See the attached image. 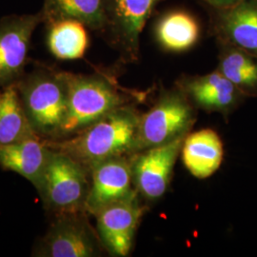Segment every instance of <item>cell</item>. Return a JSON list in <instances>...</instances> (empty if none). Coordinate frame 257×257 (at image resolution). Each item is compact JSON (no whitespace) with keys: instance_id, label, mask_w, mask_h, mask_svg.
<instances>
[{"instance_id":"e0dca14e","label":"cell","mask_w":257,"mask_h":257,"mask_svg":"<svg viewBox=\"0 0 257 257\" xmlns=\"http://www.w3.org/2000/svg\"><path fill=\"white\" fill-rule=\"evenodd\" d=\"M217 70L246 97H257V56L240 48L216 41Z\"/></svg>"},{"instance_id":"44dd1931","label":"cell","mask_w":257,"mask_h":257,"mask_svg":"<svg viewBox=\"0 0 257 257\" xmlns=\"http://www.w3.org/2000/svg\"><path fill=\"white\" fill-rule=\"evenodd\" d=\"M209 9H224L231 7L243 0H199Z\"/></svg>"},{"instance_id":"7c38bea8","label":"cell","mask_w":257,"mask_h":257,"mask_svg":"<svg viewBox=\"0 0 257 257\" xmlns=\"http://www.w3.org/2000/svg\"><path fill=\"white\" fill-rule=\"evenodd\" d=\"M91 187L86 211L94 216L102 209L127 198L136 192L132 155L111 157L91 169Z\"/></svg>"},{"instance_id":"d6986e66","label":"cell","mask_w":257,"mask_h":257,"mask_svg":"<svg viewBox=\"0 0 257 257\" xmlns=\"http://www.w3.org/2000/svg\"><path fill=\"white\" fill-rule=\"evenodd\" d=\"M40 12L46 25L56 20L74 19L98 34L105 25L102 0H43Z\"/></svg>"},{"instance_id":"ffe728a7","label":"cell","mask_w":257,"mask_h":257,"mask_svg":"<svg viewBox=\"0 0 257 257\" xmlns=\"http://www.w3.org/2000/svg\"><path fill=\"white\" fill-rule=\"evenodd\" d=\"M35 136L16 85L0 90V147Z\"/></svg>"},{"instance_id":"ac0fdd59","label":"cell","mask_w":257,"mask_h":257,"mask_svg":"<svg viewBox=\"0 0 257 257\" xmlns=\"http://www.w3.org/2000/svg\"><path fill=\"white\" fill-rule=\"evenodd\" d=\"M47 46L51 54L60 60L83 58L89 47L87 29L74 19H61L47 24Z\"/></svg>"},{"instance_id":"52a82bcc","label":"cell","mask_w":257,"mask_h":257,"mask_svg":"<svg viewBox=\"0 0 257 257\" xmlns=\"http://www.w3.org/2000/svg\"><path fill=\"white\" fill-rule=\"evenodd\" d=\"M86 211L54 216L45 235L37 241L33 255L37 257L101 256L105 250L97 230Z\"/></svg>"},{"instance_id":"3957f363","label":"cell","mask_w":257,"mask_h":257,"mask_svg":"<svg viewBox=\"0 0 257 257\" xmlns=\"http://www.w3.org/2000/svg\"><path fill=\"white\" fill-rule=\"evenodd\" d=\"M28 119L40 138H58L67 112L65 71L37 63L16 84Z\"/></svg>"},{"instance_id":"30bf717a","label":"cell","mask_w":257,"mask_h":257,"mask_svg":"<svg viewBox=\"0 0 257 257\" xmlns=\"http://www.w3.org/2000/svg\"><path fill=\"white\" fill-rule=\"evenodd\" d=\"M185 138L132 155L135 189L144 200L154 202L167 193Z\"/></svg>"},{"instance_id":"8992f818","label":"cell","mask_w":257,"mask_h":257,"mask_svg":"<svg viewBox=\"0 0 257 257\" xmlns=\"http://www.w3.org/2000/svg\"><path fill=\"white\" fill-rule=\"evenodd\" d=\"M163 0H102L105 25L102 37L119 54L123 64L140 57V37L157 5Z\"/></svg>"},{"instance_id":"4fadbf2b","label":"cell","mask_w":257,"mask_h":257,"mask_svg":"<svg viewBox=\"0 0 257 257\" xmlns=\"http://www.w3.org/2000/svg\"><path fill=\"white\" fill-rule=\"evenodd\" d=\"M210 33L215 41L257 56V0H243L224 9H209Z\"/></svg>"},{"instance_id":"9a60e30c","label":"cell","mask_w":257,"mask_h":257,"mask_svg":"<svg viewBox=\"0 0 257 257\" xmlns=\"http://www.w3.org/2000/svg\"><path fill=\"white\" fill-rule=\"evenodd\" d=\"M182 160L191 175L205 179L220 168L224 148L218 134L211 128L189 133L181 149Z\"/></svg>"},{"instance_id":"2e32d148","label":"cell","mask_w":257,"mask_h":257,"mask_svg":"<svg viewBox=\"0 0 257 257\" xmlns=\"http://www.w3.org/2000/svg\"><path fill=\"white\" fill-rule=\"evenodd\" d=\"M155 38L166 52L183 53L197 44L201 26L197 19L185 10H172L156 20Z\"/></svg>"},{"instance_id":"ba28073f","label":"cell","mask_w":257,"mask_h":257,"mask_svg":"<svg viewBox=\"0 0 257 257\" xmlns=\"http://www.w3.org/2000/svg\"><path fill=\"white\" fill-rule=\"evenodd\" d=\"M41 23L40 11L0 19V90L16 85L26 73L32 37Z\"/></svg>"},{"instance_id":"7a4b0ae2","label":"cell","mask_w":257,"mask_h":257,"mask_svg":"<svg viewBox=\"0 0 257 257\" xmlns=\"http://www.w3.org/2000/svg\"><path fill=\"white\" fill-rule=\"evenodd\" d=\"M67 112L58 138H70L118 107L143 100L147 92L120 85L112 70L97 69L89 74L65 72Z\"/></svg>"},{"instance_id":"5bb4252c","label":"cell","mask_w":257,"mask_h":257,"mask_svg":"<svg viewBox=\"0 0 257 257\" xmlns=\"http://www.w3.org/2000/svg\"><path fill=\"white\" fill-rule=\"evenodd\" d=\"M51 151L44 138L39 136L26 138L0 147V167L21 175L37 189Z\"/></svg>"},{"instance_id":"9c48e42d","label":"cell","mask_w":257,"mask_h":257,"mask_svg":"<svg viewBox=\"0 0 257 257\" xmlns=\"http://www.w3.org/2000/svg\"><path fill=\"white\" fill-rule=\"evenodd\" d=\"M142 200L144 199L136 190L127 198L111 204L94 215L97 233L105 250L110 255L124 257L130 254L146 211Z\"/></svg>"},{"instance_id":"277c9868","label":"cell","mask_w":257,"mask_h":257,"mask_svg":"<svg viewBox=\"0 0 257 257\" xmlns=\"http://www.w3.org/2000/svg\"><path fill=\"white\" fill-rule=\"evenodd\" d=\"M90 187L91 173L86 167L52 150L37 191L44 208L55 216L86 211Z\"/></svg>"},{"instance_id":"8fae6325","label":"cell","mask_w":257,"mask_h":257,"mask_svg":"<svg viewBox=\"0 0 257 257\" xmlns=\"http://www.w3.org/2000/svg\"><path fill=\"white\" fill-rule=\"evenodd\" d=\"M195 109L228 117L246 98L230 80L215 69L206 74H182L175 84Z\"/></svg>"},{"instance_id":"5b68a950","label":"cell","mask_w":257,"mask_h":257,"mask_svg":"<svg viewBox=\"0 0 257 257\" xmlns=\"http://www.w3.org/2000/svg\"><path fill=\"white\" fill-rule=\"evenodd\" d=\"M196 120L193 104L176 87L162 88L153 107L141 114L137 153L187 136Z\"/></svg>"},{"instance_id":"6da1fadb","label":"cell","mask_w":257,"mask_h":257,"mask_svg":"<svg viewBox=\"0 0 257 257\" xmlns=\"http://www.w3.org/2000/svg\"><path fill=\"white\" fill-rule=\"evenodd\" d=\"M141 114L136 103H131L70 138L45 140L48 147L71 156L91 172L93 166L106 159L137 153Z\"/></svg>"}]
</instances>
